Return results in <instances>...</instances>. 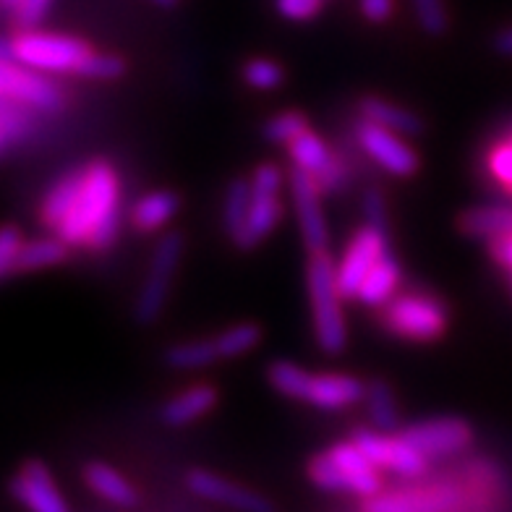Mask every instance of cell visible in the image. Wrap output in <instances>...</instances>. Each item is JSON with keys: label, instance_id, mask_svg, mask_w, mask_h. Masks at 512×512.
Masks as SVG:
<instances>
[{"label": "cell", "instance_id": "2e32d148", "mask_svg": "<svg viewBox=\"0 0 512 512\" xmlns=\"http://www.w3.org/2000/svg\"><path fill=\"white\" fill-rule=\"evenodd\" d=\"M458 502L455 492H405V494H377L366 499V512H442Z\"/></svg>", "mask_w": 512, "mask_h": 512}, {"label": "cell", "instance_id": "ba28073f", "mask_svg": "<svg viewBox=\"0 0 512 512\" xmlns=\"http://www.w3.org/2000/svg\"><path fill=\"white\" fill-rule=\"evenodd\" d=\"M353 442L369 455L371 463L377 468H384V471L398 473L405 479H416L426 471V460L429 458L424 452H418L403 434L392 437V434H384L379 429H374V432L371 429H358L353 434Z\"/></svg>", "mask_w": 512, "mask_h": 512}, {"label": "cell", "instance_id": "5bb4252c", "mask_svg": "<svg viewBox=\"0 0 512 512\" xmlns=\"http://www.w3.org/2000/svg\"><path fill=\"white\" fill-rule=\"evenodd\" d=\"M332 455V460L337 463L340 473H343L345 486L348 492L358 494V497L371 499L377 497L379 489H382V479H379V468L371 463V458L366 455L356 442H340V445H332L327 450Z\"/></svg>", "mask_w": 512, "mask_h": 512}, {"label": "cell", "instance_id": "4316f807", "mask_svg": "<svg viewBox=\"0 0 512 512\" xmlns=\"http://www.w3.org/2000/svg\"><path fill=\"white\" fill-rule=\"evenodd\" d=\"M366 405H369V418L374 429L384 434L400 432V411L395 392L387 382H371L366 387Z\"/></svg>", "mask_w": 512, "mask_h": 512}, {"label": "cell", "instance_id": "ffe728a7", "mask_svg": "<svg viewBox=\"0 0 512 512\" xmlns=\"http://www.w3.org/2000/svg\"><path fill=\"white\" fill-rule=\"evenodd\" d=\"M84 181H87V168L68 170L66 176H63L61 181L55 183L53 189L48 191L45 202H42V209H40L42 223L53 230L61 228V223L68 217V212H71L74 204L79 202Z\"/></svg>", "mask_w": 512, "mask_h": 512}, {"label": "cell", "instance_id": "f1b7e54d", "mask_svg": "<svg viewBox=\"0 0 512 512\" xmlns=\"http://www.w3.org/2000/svg\"><path fill=\"white\" fill-rule=\"evenodd\" d=\"M267 379H270L272 390H277L283 398L290 400H304L306 390H309L311 374L304 369V366L293 364V361H272L267 366Z\"/></svg>", "mask_w": 512, "mask_h": 512}, {"label": "cell", "instance_id": "cb8c5ba5", "mask_svg": "<svg viewBox=\"0 0 512 512\" xmlns=\"http://www.w3.org/2000/svg\"><path fill=\"white\" fill-rule=\"evenodd\" d=\"M178 212V196L173 191H152V194L142 196L136 202L131 220L134 228L149 233V230H160L162 225H168Z\"/></svg>", "mask_w": 512, "mask_h": 512}, {"label": "cell", "instance_id": "52a82bcc", "mask_svg": "<svg viewBox=\"0 0 512 512\" xmlns=\"http://www.w3.org/2000/svg\"><path fill=\"white\" fill-rule=\"evenodd\" d=\"M387 251H390L387 230L374 228V225H364L358 230L351 243H348L340 264H337V288H340L343 298L358 296L366 275L377 267V262Z\"/></svg>", "mask_w": 512, "mask_h": 512}, {"label": "cell", "instance_id": "7c38bea8", "mask_svg": "<svg viewBox=\"0 0 512 512\" xmlns=\"http://www.w3.org/2000/svg\"><path fill=\"white\" fill-rule=\"evenodd\" d=\"M11 497L27 507L29 512H68L66 499L61 497L48 465L40 460H27L11 479Z\"/></svg>", "mask_w": 512, "mask_h": 512}, {"label": "cell", "instance_id": "44dd1931", "mask_svg": "<svg viewBox=\"0 0 512 512\" xmlns=\"http://www.w3.org/2000/svg\"><path fill=\"white\" fill-rule=\"evenodd\" d=\"M400 288V264L395 259L392 251L382 256L377 262V267L366 275L364 285L358 290V301L371 309H379V306H387L395 298Z\"/></svg>", "mask_w": 512, "mask_h": 512}, {"label": "cell", "instance_id": "74e56055", "mask_svg": "<svg viewBox=\"0 0 512 512\" xmlns=\"http://www.w3.org/2000/svg\"><path fill=\"white\" fill-rule=\"evenodd\" d=\"M24 249V238L16 225H6L0 233V277L16 275V259Z\"/></svg>", "mask_w": 512, "mask_h": 512}, {"label": "cell", "instance_id": "9c48e42d", "mask_svg": "<svg viewBox=\"0 0 512 512\" xmlns=\"http://www.w3.org/2000/svg\"><path fill=\"white\" fill-rule=\"evenodd\" d=\"M408 442L416 447L418 452H424L426 458H442V455H455L471 447L473 429L463 418H426L418 424L405 426L400 429Z\"/></svg>", "mask_w": 512, "mask_h": 512}, {"label": "cell", "instance_id": "3957f363", "mask_svg": "<svg viewBox=\"0 0 512 512\" xmlns=\"http://www.w3.org/2000/svg\"><path fill=\"white\" fill-rule=\"evenodd\" d=\"M89 55H92V48L87 42L68 37V34L34 32V29L6 37L0 48L3 61H16L45 74H81Z\"/></svg>", "mask_w": 512, "mask_h": 512}, {"label": "cell", "instance_id": "4fadbf2b", "mask_svg": "<svg viewBox=\"0 0 512 512\" xmlns=\"http://www.w3.org/2000/svg\"><path fill=\"white\" fill-rule=\"evenodd\" d=\"M189 489L202 499L217 502V505L233 507L241 512H275V505L259 492H251L246 486L233 484L212 471H191L186 479Z\"/></svg>", "mask_w": 512, "mask_h": 512}, {"label": "cell", "instance_id": "d6a6232c", "mask_svg": "<svg viewBox=\"0 0 512 512\" xmlns=\"http://www.w3.org/2000/svg\"><path fill=\"white\" fill-rule=\"evenodd\" d=\"M306 131H309V121L304 113H296V110H285L264 123V139L272 144H293Z\"/></svg>", "mask_w": 512, "mask_h": 512}, {"label": "cell", "instance_id": "681fc988", "mask_svg": "<svg viewBox=\"0 0 512 512\" xmlns=\"http://www.w3.org/2000/svg\"><path fill=\"white\" fill-rule=\"evenodd\" d=\"M152 3H155V6H160V8H173L178 0H152Z\"/></svg>", "mask_w": 512, "mask_h": 512}, {"label": "cell", "instance_id": "9a60e30c", "mask_svg": "<svg viewBox=\"0 0 512 512\" xmlns=\"http://www.w3.org/2000/svg\"><path fill=\"white\" fill-rule=\"evenodd\" d=\"M366 398V384L348 374H311L304 403L317 405L322 411H343L348 405Z\"/></svg>", "mask_w": 512, "mask_h": 512}, {"label": "cell", "instance_id": "d590c367", "mask_svg": "<svg viewBox=\"0 0 512 512\" xmlns=\"http://www.w3.org/2000/svg\"><path fill=\"white\" fill-rule=\"evenodd\" d=\"M126 74V61H123L121 55L113 53H95L87 58L84 68H81V74L84 79H97V81H115L121 79Z\"/></svg>", "mask_w": 512, "mask_h": 512}, {"label": "cell", "instance_id": "484cf974", "mask_svg": "<svg viewBox=\"0 0 512 512\" xmlns=\"http://www.w3.org/2000/svg\"><path fill=\"white\" fill-rule=\"evenodd\" d=\"M68 256V243L58 238H37V241L24 243L19 259H16V275L21 272H37V270H48V267H55L61 264Z\"/></svg>", "mask_w": 512, "mask_h": 512}, {"label": "cell", "instance_id": "f35d334b", "mask_svg": "<svg viewBox=\"0 0 512 512\" xmlns=\"http://www.w3.org/2000/svg\"><path fill=\"white\" fill-rule=\"evenodd\" d=\"M489 173L494 181L502 183L507 191H512V139L507 136L505 142H497L489 152Z\"/></svg>", "mask_w": 512, "mask_h": 512}, {"label": "cell", "instance_id": "83f0119b", "mask_svg": "<svg viewBox=\"0 0 512 512\" xmlns=\"http://www.w3.org/2000/svg\"><path fill=\"white\" fill-rule=\"evenodd\" d=\"M251 202H254L251 178H236V181H230L223 204V223L230 238H236L238 233H241L243 225H246V217H249L251 212Z\"/></svg>", "mask_w": 512, "mask_h": 512}, {"label": "cell", "instance_id": "ee69618b", "mask_svg": "<svg viewBox=\"0 0 512 512\" xmlns=\"http://www.w3.org/2000/svg\"><path fill=\"white\" fill-rule=\"evenodd\" d=\"M314 178H317L322 194H332V191H337L345 181H348V173H345L343 162L337 160V157H332L330 165H327L324 170H319Z\"/></svg>", "mask_w": 512, "mask_h": 512}, {"label": "cell", "instance_id": "e575fe53", "mask_svg": "<svg viewBox=\"0 0 512 512\" xmlns=\"http://www.w3.org/2000/svg\"><path fill=\"white\" fill-rule=\"evenodd\" d=\"M309 479L324 489V492H348V486H345L343 473L337 468V463L332 460L330 452H322L317 458L309 463Z\"/></svg>", "mask_w": 512, "mask_h": 512}, {"label": "cell", "instance_id": "7bdbcfd3", "mask_svg": "<svg viewBox=\"0 0 512 512\" xmlns=\"http://www.w3.org/2000/svg\"><path fill=\"white\" fill-rule=\"evenodd\" d=\"M364 217L366 225H374V228L387 230V207H384L382 191L369 189L364 194Z\"/></svg>", "mask_w": 512, "mask_h": 512}, {"label": "cell", "instance_id": "603a6c76", "mask_svg": "<svg viewBox=\"0 0 512 512\" xmlns=\"http://www.w3.org/2000/svg\"><path fill=\"white\" fill-rule=\"evenodd\" d=\"M84 481L95 494H100L105 502L118 507H136L139 505V492L123 479L121 473L105 463H89L84 468Z\"/></svg>", "mask_w": 512, "mask_h": 512}, {"label": "cell", "instance_id": "8d00e7d4", "mask_svg": "<svg viewBox=\"0 0 512 512\" xmlns=\"http://www.w3.org/2000/svg\"><path fill=\"white\" fill-rule=\"evenodd\" d=\"M243 81L254 89H277L285 81V71L275 61L254 58L243 66Z\"/></svg>", "mask_w": 512, "mask_h": 512}, {"label": "cell", "instance_id": "5b68a950", "mask_svg": "<svg viewBox=\"0 0 512 512\" xmlns=\"http://www.w3.org/2000/svg\"><path fill=\"white\" fill-rule=\"evenodd\" d=\"M183 254V236L181 233H168L165 238H160V243L155 246V254H152V264H149V275L144 280L142 290H139V298H136L134 317L136 322L149 327L162 317V309H165V301H168L170 283H173V275H176V267L181 262Z\"/></svg>", "mask_w": 512, "mask_h": 512}, {"label": "cell", "instance_id": "ab89813d", "mask_svg": "<svg viewBox=\"0 0 512 512\" xmlns=\"http://www.w3.org/2000/svg\"><path fill=\"white\" fill-rule=\"evenodd\" d=\"M50 6H53V0H21V6L11 14V19H14L19 32H29V29H37V24H42Z\"/></svg>", "mask_w": 512, "mask_h": 512}, {"label": "cell", "instance_id": "f6af8a7d", "mask_svg": "<svg viewBox=\"0 0 512 512\" xmlns=\"http://www.w3.org/2000/svg\"><path fill=\"white\" fill-rule=\"evenodd\" d=\"M361 6V14L371 24H382L392 16V8H395V0H358Z\"/></svg>", "mask_w": 512, "mask_h": 512}, {"label": "cell", "instance_id": "d6986e66", "mask_svg": "<svg viewBox=\"0 0 512 512\" xmlns=\"http://www.w3.org/2000/svg\"><path fill=\"white\" fill-rule=\"evenodd\" d=\"M460 230L471 238L497 241L512 236V204H486L473 207L460 217Z\"/></svg>", "mask_w": 512, "mask_h": 512}, {"label": "cell", "instance_id": "8fae6325", "mask_svg": "<svg viewBox=\"0 0 512 512\" xmlns=\"http://www.w3.org/2000/svg\"><path fill=\"white\" fill-rule=\"evenodd\" d=\"M290 194L296 202L298 225H301V236H304L306 249L309 251H324L327 249V223H324L322 204H319V189L317 178L306 173L301 168L290 170Z\"/></svg>", "mask_w": 512, "mask_h": 512}, {"label": "cell", "instance_id": "d4e9b609", "mask_svg": "<svg viewBox=\"0 0 512 512\" xmlns=\"http://www.w3.org/2000/svg\"><path fill=\"white\" fill-rule=\"evenodd\" d=\"M29 110L32 108L21 105V102L0 97V149H3V155H8L16 144H21L32 134L34 121Z\"/></svg>", "mask_w": 512, "mask_h": 512}, {"label": "cell", "instance_id": "4dcf8cb0", "mask_svg": "<svg viewBox=\"0 0 512 512\" xmlns=\"http://www.w3.org/2000/svg\"><path fill=\"white\" fill-rule=\"evenodd\" d=\"M288 149L290 160H293V168L306 170L311 176H317L319 170L327 168L332 160L330 149H327L324 139L319 134H314V131H306V134L298 136L296 142L288 144Z\"/></svg>", "mask_w": 512, "mask_h": 512}, {"label": "cell", "instance_id": "1f68e13d", "mask_svg": "<svg viewBox=\"0 0 512 512\" xmlns=\"http://www.w3.org/2000/svg\"><path fill=\"white\" fill-rule=\"evenodd\" d=\"M259 340H262L259 324L243 322L236 324V327H230V330L220 332V335L215 337V345L220 358H238L254 351L256 345H259Z\"/></svg>", "mask_w": 512, "mask_h": 512}, {"label": "cell", "instance_id": "e0dca14e", "mask_svg": "<svg viewBox=\"0 0 512 512\" xmlns=\"http://www.w3.org/2000/svg\"><path fill=\"white\" fill-rule=\"evenodd\" d=\"M217 405V390L212 384H196L186 392L160 405V421L168 426H186L196 418L207 416Z\"/></svg>", "mask_w": 512, "mask_h": 512}, {"label": "cell", "instance_id": "7dc6e473", "mask_svg": "<svg viewBox=\"0 0 512 512\" xmlns=\"http://www.w3.org/2000/svg\"><path fill=\"white\" fill-rule=\"evenodd\" d=\"M494 50L499 55H505V58H512V27L497 32V37H494Z\"/></svg>", "mask_w": 512, "mask_h": 512}, {"label": "cell", "instance_id": "7a4b0ae2", "mask_svg": "<svg viewBox=\"0 0 512 512\" xmlns=\"http://www.w3.org/2000/svg\"><path fill=\"white\" fill-rule=\"evenodd\" d=\"M306 283H309L311 319H314L317 345L327 356H337V353L345 351L348 327H345L343 306H340L343 293L337 288V267L327 249L311 251Z\"/></svg>", "mask_w": 512, "mask_h": 512}, {"label": "cell", "instance_id": "ac0fdd59", "mask_svg": "<svg viewBox=\"0 0 512 512\" xmlns=\"http://www.w3.org/2000/svg\"><path fill=\"white\" fill-rule=\"evenodd\" d=\"M280 215H283V207H280L277 194H254V202H251V212L249 217H246V225H243L241 233L233 238L238 249L249 251L254 249L256 243H262L264 238L270 236L272 230L277 228Z\"/></svg>", "mask_w": 512, "mask_h": 512}, {"label": "cell", "instance_id": "c3c4849f", "mask_svg": "<svg viewBox=\"0 0 512 512\" xmlns=\"http://www.w3.org/2000/svg\"><path fill=\"white\" fill-rule=\"evenodd\" d=\"M0 3H3V11H6V14H8V16L14 14L16 8H19V6H21V0H0Z\"/></svg>", "mask_w": 512, "mask_h": 512}, {"label": "cell", "instance_id": "f907efd6", "mask_svg": "<svg viewBox=\"0 0 512 512\" xmlns=\"http://www.w3.org/2000/svg\"><path fill=\"white\" fill-rule=\"evenodd\" d=\"M510 139H512V128H510Z\"/></svg>", "mask_w": 512, "mask_h": 512}, {"label": "cell", "instance_id": "b9f144b4", "mask_svg": "<svg viewBox=\"0 0 512 512\" xmlns=\"http://www.w3.org/2000/svg\"><path fill=\"white\" fill-rule=\"evenodd\" d=\"M251 186H254V194H277L280 186H283V173L272 162H264V165L254 170Z\"/></svg>", "mask_w": 512, "mask_h": 512}, {"label": "cell", "instance_id": "60d3db41", "mask_svg": "<svg viewBox=\"0 0 512 512\" xmlns=\"http://www.w3.org/2000/svg\"><path fill=\"white\" fill-rule=\"evenodd\" d=\"M277 14L288 21H311L322 11V0H275Z\"/></svg>", "mask_w": 512, "mask_h": 512}, {"label": "cell", "instance_id": "7402d4cb", "mask_svg": "<svg viewBox=\"0 0 512 512\" xmlns=\"http://www.w3.org/2000/svg\"><path fill=\"white\" fill-rule=\"evenodd\" d=\"M358 113L364 121L377 123L382 128H390L400 136H416L424 131V123L411 110L400 108V105H392V102L382 100V97H364L358 102Z\"/></svg>", "mask_w": 512, "mask_h": 512}, {"label": "cell", "instance_id": "836d02e7", "mask_svg": "<svg viewBox=\"0 0 512 512\" xmlns=\"http://www.w3.org/2000/svg\"><path fill=\"white\" fill-rule=\"evenodd\" d=\"M416 19L429 37H442L450 27L445 0H411Z\"/></svg>", "mask_w": 512, "mask_h": 512}, {"label": "cell", "instance_id": "f546056e", "mask_svg": "<svg viewBox=\"0 0 512 512\" xmlns=\"http://www.w3.org/2000/svg\"><path fill=\"white\" fill-rule=\"evenodd\" d=\"M220 361L215 340H191V343H178L165 351V364L170 369H204V366Z\"/></svg>", "mask_w": 512, "mask_h": 512}, {"label": "cell", "instance_id": "30bf717a", "mask_svg": "<svg viewBox=\"0 0 512 512\" xmlns=\"http://www.w3.org/2000/svg\"><path fill=\"white\" fill-rule=\"evenodd\" d=\"M358 144L390 176L408 178L418 170V155L411 149V144L405 142L400 134L390 131V128H382L371 121H361V126H358Z\"/></svg>", "mask_w": 512, "mask_h": 512}, {"label": "cell", "instance_id": "277c9868", "mask_svg": "<svg viewBox=\"0 0 512 512\" xmlns=\"http://www.w3.org/2000/svg\"><path fill=\"white\" fill-rule=\"evenodd\" d=\"M384 324L392 335L429 343L445 335L447 330V309L442 301L424 293H405L395 296L384 306Z\"/></svg>", "mask_w": 512, "mask_h": 512}, {"label": "cell", "instance_id": "8992f818", "mask_svg": "<svg viewBox=\"0 0 512 512\" xmlns=\"http://www.w3.org/2000/svg\"><path fill=\"white\" fill-rule=\"evenodd\" d=\"M0 97L16 100L32 110L58 113L63 108V92L45 71H34L16 61L0 58Z\"/></svg>", "mask_w": 512, "mask_h": 512}, {"label": "cell", "instance_id": "6da1fadb", "mask_svg": "<svg viewBox=\"0 0 512 512\" xmlns=\"http://www.w3.org/2000/svg\"><path fill=\"white\" fill-rule=\"evenodd\" d=\"M121 181L108 160L87 165V181L79 202L55 230L68 246H89L92 251L110 249L121 233Z\"/></svg>", "mask_w": 512, "mask_h": 512}, {"label": "cell", "instance_id": "bcb514c9", "mask_svg": "<svg viewBox=\"0 0 512 512\" xmlns=\"http://www.w3.org/2000/svg\"><path fill=\"white\" fill-rule=\"evenodd\" d=\"M489 249H492V256L497 259V264H502L505 270L512 272V236L497 238V241L489 243Z\"/></svg>", "mask_w": 512, "mask_h": 512}]
</instances>
